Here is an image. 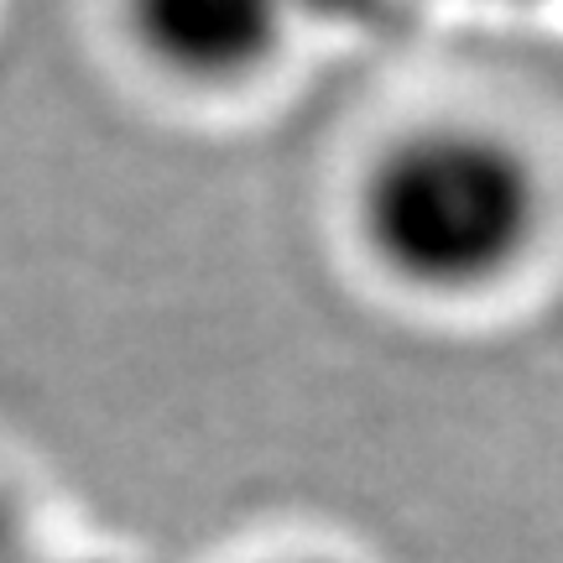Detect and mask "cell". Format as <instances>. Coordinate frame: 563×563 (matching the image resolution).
Listing matches in <instances>:
<instances>
[{
  "label": "cell",
  "instance_id": "1",
  "mask_svg": "<svg viewBox=\"0 0 563 563\" xmlns=\"http://www.w3.org/2000/svg\"><path fill=\"white\" fill-rule=\"evenodd\" d=\"M361 220L391 277L428 292H470L527 256L543 220V183L506 136L433 125L371 167Z\"/></svg>",
  "mask_w": 563,
  "mask_h": 563
},
{
  "label": "cell",
  "instance_id": "2",
  "mask_svg": "<svg viewBox=\"0 0 563 563\" xmlns=\"http://www.w3.org/2000/svg\"><path fill=\"white\" fill-rule=\"evenodd\" d=\"M292 0H125V26L162 74L235 84L277 58Z\"/></svg>",
  "mask_w": 563,
  "mask_h": 563
},
{
  "label": "cell",
  "instance_id": "3",
  "mask_svg": "<svg viewBox=\"0 0 563 563\" xmlns=\"http://www.w3.org/2000/svg\"><path fill=\"white\" fill-rule=\"evenodd\" d=\"M412 0H292V11H313L319 21L334 26H376V21H397Z\"/></svg>",
  "mask_w": 563,
  "mask_h": 563
},
{
  "label": "cell",
  "instance_id": "4",
  "mask_svg": "<svg viewBox=\"0 0 563 563\" xmlns=\"http://www.w3.org/2000/svg\"><path fill=\"white\" fill-rule=\"evenodd\" d=\"M32 553L26 548V532H21V511H16V501L0 490V563H21Z\"/></svg>",
  "mask_w": 563,
  "mask_h": 563
},
{
  "label": "cell",
  "instance_id": "5",
  "mask_svg": "<svg viewBox=\"0 0 563 563\" xmlns=\"http://www.w3.org/2000/svg\"><path fill=\"white\" fill-rule=\"evenodd\" d=\"M21 563H89V559H42V553H26Z\"/></svg>",
  "mask_w": 563,
  "mask_h": 563
},
{
  "label": "cell",
  "instance_id": "6",
  "mask_svg": "<svg viewBox=\"0 0 563 563\" xmlns=\"http://www.w3.org/2000/svg\"><path fill=\"white\" fill-rule=\"evenodd\" d=\"M287 563H334V559H287Z\"/></svg>",
  "mask_w": 563,
  "mask_h": 563
}]
</instances>
